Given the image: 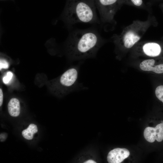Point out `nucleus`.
Instances as JSON below:
<instances>
[{
  "label": "nucleus",
  "mask_w": 163,
  "mask_h": 163,
  "mask_svg": "<svg viewBox=\"0 0 163 163\" xmlns=\"http://www.w3.org/2000/svg\"><path fill=\"white\" fill-rule=\"evenodd\" d=\"M155 127H147L144 131L145 139L148 142L152 143L156 140L161 142L163 140V121Z\"/></svg>",
  "instance_id": "6"
},
{
  "label": "nucleus",
  "mask_w": 163,
  "mask_h": 163,
  "mask_svg": "<svg viewBox=\"0 0 163 163\" xmlns=\"http://www.w3.org/2000/svg\"><path fill=\"white\" fill-rule=\"evenodd\" d=\"M126 0L128 1V0ZM128 2H130L134 5L138 7H141L142 6L143 1L142 0H129Z\"/></svg>",
  "instance_id": "13"
},
{
  "label": "nucleus",
  "mask_w": 163,
  "mask_h": 163,
  "mask_svg": "<svg viewBox=\"0 0 163 163\" xmlns=\"http://www.w3.org/2000/svg\"><path fill=\"white\" fill-rule=\"evenodd\" d=\"M3 99V94L2 90L1 88L0 89V106L2 105Z\"/></svg>",
  "instance_id": "15"
},
{
  "label": "nucleus",
  "mask_w": 163,
  "mask_h": 163,
  "mask_svg": "<svg viewBox=\"0 0 163 163\" xmlns=\"http://www.w3.org/2000/svg\"><path fill=\"white\" fill-rule=\"evenodd\" d=\"M94 0H67L62 19L69 28L79 23L100 26Z\"/></svg>",
  "instance_id": "3"
},
{
  "label": "nucleus",
  "mask_w": 163,
  "mask_h": 163,
  "mask_svg": "<svg viewBox=\"0 0 163 163\" xmlns=\"http://www.w3.org/2000/svg\"><path fill=\"white\" fill-rule=\"evenodd\" d=\"M84 163H96V162L93 160L91 159L88 160L84 162Z\"/></svg>",
  "instance_id": "16"
},
{
  "label": "nucleus",
  "mask_w": 163,
  "mask_h": 163,
  "mask_svg": "<svg viewBox=\"0 0 163 163\" xmlns=\"http://www.w3.org/2000/svg\"><path fill=\"white\" fill-rule=\"evenodd\" d=\"M13 76V74L11 72H8L6 75L3 77V83L6 84H8L12 79Z\"/></svg>",
  "instance_id": "12"
},
{
  "label": "nucleus",
  "mask_w": 163,
  "mask_h": 163,
  "mask_svg": "<svg viewBox=\"0 0 163 163\" xmlns=\"http://www.w3.org/2000/svg\"><path fill=\"white\" fill-rule=\"evenodd\" d=\"M38 132L37 125L33 123L29 125L28 127L24 130L22 132L23 137L26 139L31 140L33 139L34 134Z\"/></svg>",
  "instance_id": "10"
},
{
  "label": "nucleus",
  "mask_w": 163,
  "mask_h": 163,
  "mask_svg": "<svg viewBox=\"0 0 163 163\" xmlns=\"http://www.w3.org/2000/svg\"><path fill=\"white\" fill-rule=\"evenodd\" d=\"M162 14H163V9H162Z\"/></svg>",
  "instance_id": "17"
},
{
  "label": "nucleus",
  "mask_w": 163,
  "mask_h": 163,
  "mask_svg": "<svg viewBox=\"0 0 163 163\" xmlns=\"http://www.w3.org/2000/svg\"><path fill=\"white\" fill-rule=\"evenodd\" d=\"M155 94L157 98L163 103V85H160L156 87Z\"/></svg>",
  "instance_id": "11"
},
{
  "label": "nucleus",
  "mask_w": 163,
  "mask_h": 163,
  "mask_svg": "<svg viewBox=\"0 0 163 163\" xmlns=\"http://www.w3.org/2000/svg\"><path fill=\"white\" fill-rule=\"evenodd\" d=\"M107 41L95 26L74 29L70 32L67 40L68 55L74 61L95 58Z\"/></svg>",
  "instance_id": "1"
},
{
  "label": "nucleus",
  "mask_w": 163,
  "mask_h": 163,
  "mask_svg": "<svg viewBox=\"0 0 163 163\" xmlns=\"http://www.w3.org/2000/svg\"><path fill=\"white\" fill-rule=\"evenodd\" d=\"M134 58L163 59V42L154 41L139 42L129 51Z\"/></svg>",
  "instance_id": "5"
},
{
  "label": "nucleus",
  "mask_w": 163,
  "mask_h": 163,
  "mask_svg": "<svg viewBox=\"0 0 163 163\" xmlns=\"http://www.w3.org/2000/svg\"><path fill=\"white\" fill-rule=\"evenodd\" d=\"M157 62L155 59L147 58L140 62L139 67L144 72L158 74L163 73V63Z\"/></svg>",
  "instance_id": "7"
},
{
  "label": "nucleus",
  "mask_w": 163,
  "mask_h": 163,
  "mask_svg": "<svg viewBox=\"0 0 163 163\" xmlns=\"http://www.w3.org/2000/svg\"><path fill=\"white\" fill-rule=\"evenodd\" d=\"M130 152L125 148H116L108 153L107 159L109 163H120L128 157Z\"/></svg>",
  "instance_id": "8"
},
{
  "label": "nucleus",
  "mask_w": 163,
  "mask_h": 163,
  "mask_svg": "<svg viewBox=\"0 0 163 163\" xmlns=\"http://www.w3.org/2000/svg\"><path fill=\"white\" fill-rule=\"evenodd\" d=\"M9 113L12 117L18 116L20 112V103L19 100L15 98L10 99L8 105Z\"/></svg>",
  "instance_id": "9"
},
{
  "label": "nucleus",
  "mask_w": 163,
  "mask_h": 163,
  "mask_svg": "<svg viewBox=\"0 0 163 163\" xmlns=\"http://www.w3.org/2000/svg\"><path fill=\"white\" fill-rule=\"evenodd\" d=\"M9 67V64L8 62L4 59H1L0 60V70L2 69H7Z\"/></svg>",
  "instance_id": "14"
},
{
  "label": "nucleus",
  "mask_w": 163,
  "mask_h": 163,
  "mask_svg": "<svg viewBox=\"0 0 163 163\" xmlns=\"http://www.w3.org/2000/svg\"><path fill=\"white\" fill-rule=\"evenodd\" d=\"M98 11L101 28L106 32L113 30L117 25L114 17L123 2L122 0H94Z\"/></svg>",
  "instance_id": "4"
},
{
  "label": "nucleus",
  "mask_w": 163,
  "mask_h": 163,
  "mask_svg": "<svg viewBox=\"0 0 163 163\" xmlns=\"http://www.w3.org/2000/svg\"><path fill=\"white\" fill-rule=\"evenodd\" d=\"M157 24L155 17L149 14L146 20H134L124 27L120 34H113L111 39L115 45L117 57L120 58L129 51L139 42L149 29Z\"/></svg>",
  "instance_id": "2"
}]
</instances>
